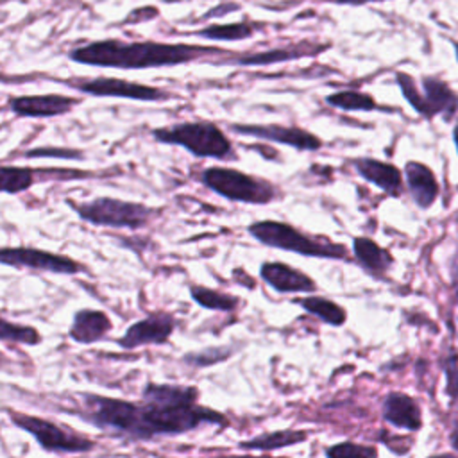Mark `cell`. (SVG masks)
<instances>
[{"label": "cell", "instance_id": "1", "mask_svg": "<svg viewBox=\"0 0 458 458\" xmlns=\"http://www.w3.org/2000/svg\"><path fill=\"white\" fill-rule=\"evenodd\" d=\"M79 419L114 438L147 442L156 437L181 435L202 426L227 428L229 419L199 401H156L141 397L140 403L82 392L77 410H68Z\"/></svg>", "mask_w": 458, "mask_h": 458}, {"label": "cell", "instance_id": "2", "mask_svg": "<svg viewBox=\"0 0 458 458\" xmlns=\"http://www.w3.org/2000/svg\"><path fill=\"white\" fill-rule=\"evenodd\" d=\"M231 50L197 45V43H166L154 39L125 41L116 38L95 39L68 50V59L86 66L114 68V70H148L170 68L190 63H218Z\"/></svg>", "mask_w": 458, "mask_h": 458}, {"label": "cell", "instance_id": "3", "mask_svg": "<svg viewBox=\"0 0 458 458\" xmlns=\"http://www.w3.org/2000/svg\"><path fill=\"white\" fill-rule=\"evenodd\" d=\"M150 136L163 145H175L195 157L234 161L236 150L227 132L209 120H186L172 125L156 127Z\"/></svg>", "mask_w": 458, "mask_h": 458}, {"label": "cell", "instance_id": "4", "mask_svg": "<svg viewBox=\"0 0 458 458\" xmlns=\"http://www.w3.org/2000/svg\"><path fill=\"white\" fill-rule=\"evenodd\" d=\"M68 206L84 222L113 229H141L159 215L157 208L114 197H97L84 202L68 200Z\"/></svg>", "mask_w": 458, "mask_h": 458}, {"label": "cell", "instance_id": "5", "mask_svg": "<svg viewBox=\"0 0 458 458\" xmlns=\"http://www.w3.org/2000/svg\"><path fill=\"white\" fill-rule=\"evenodd\" d=\"M199 181L231 202L268 204L277 199V188L270 181L231 166H208L200 172Z\"/></svg>", "mask_w": 458, "mask_h": 458}, {"label": "cell", "instance_id": "6", "mask_svg": "<svg viewBox=\"0 0 458 458\" xmlns=\"http://www.w3.org/2000/svg\"><path fill=\"white\" fill-rule=\"evenodd\" d=\"M247 233L259 243L286 252L311 258H345L347 249L326 240H313L293 225L277 220H258L247 227Z\"/></svg>", "mask_w": 458, "mask_h": 458}, {"label": "cell", "instance_id": "7", "mask_svg": "<svg viewBox=\"0 0 458 458\" xmlns=\"http://www.w3.org/2000/svg\"><path fill=\"white\" fill-rule=\"evenodd\" d=\"M50 81L59 82L64 88H70L82 95L97 97V98H125V100H136V102H168L175 98V93L168 89L122 79V77H109V75L66 77V79L50 77Z\"/></svg>", "mask_w": 458, "mask_h": 458}, {"label": "cell", "instance_id": "8", "mask_svg": "<svg viewBox=\"0 0 458 458\" xmlns=\"http://www.w3.org/2000/svg\"><path fill=\"white\" fill-rule=\"evenodd\" d=\"M395 81L403 97L420 116L435 118L440 114L445 120H451L458 113V93H454L449 84L442 82L440 79L424 75L419 88L411 75L397 72Z\"/></svg>", "mask_w": 458, "mask_h": 458}, {"label": "cell", "instance_id": "9", "mask_svg": "<svg viewBox=\"0 0 458 458\" xmlns=\"http://www.w3.org/2000/svg\"><path fill=\"white\" fill-rule=\"evenodd\" d=\"M7 415L16 428L32 435L39 447L48 453H88L97 445L86 435L77 433L72 428L61 426L48 419L14 410H7Z\"/></svg>", "mask_w": 458, "mask_h": 458}, {"label": "cell", "instance_id": "10", "mask_svg": "<svg viewBox=\"0 0 458 458\" xmlns=\"http://www.w3.org/2000/svg\"><path fill=\"white\" fill-rule=\"evenodd\" d=\"M0 265L13 268H32L52 274H66L75 276L81 272H88L84 263L64 256L55 254L45 249L36 247H0Z\"/></svg>", "mask_w": 458, "mask_h": 458}, {"label": "cell", "instance_id": "11", "mask_svg": "<svg viewBox=\"0 0 458 458\" xmlns=\"http://www.w3.org/2000/svg\"><path fill=\"white\" fill-rule=\"evenodd\" d=\"M225 127L240 136H250L263 141L281 143L297 150H318L322 141L313 132L302 127H290L279 123H225Z\"/></svg>", "mask_w": 458, "mask_h": 458}, {"label": "cell", "instance_id": "12", "mask_svg": "<svg viewBox=\"0 0 458 458\" xmlns=\"http://www.w3.org/2000/svg\"><path fill=\"white\" fill-rule=\"evenodd\" d=\"M82 100L63 93H38L9 97L7 107L20 118H59L73 111Z\"/></svg>", "mask_w": 458, "mask_h": 458}, {"label": "cell", "instance_id": "13", "mask_svg": "<svg viewBox=\"0 0 458 458\" xmlns=\"http://www.w3.org/2000/svg\"><path fill=\"white\" fill-rule=\"evenodd\" d=\"M174 329H175V318L166 311H156L132 322L125 329L122 338L116 340V344L125 351H131L141 345H161L170 340Z\"/></svg>", "mask_w": 458, "mask_h": 458}, {"label": "cell", "instance_id": "14", "mask_svg": "<svg viewBox=\"0 0 458 458\" xmlns=\"http://www.w3.org/2000/svg\"><path fill=\"white\" fill-rule=\"evenodd\" d=\"M259 277L279 293H306L317 288L311 277L281 261H265L259 267Z\"/></svg>", "mask_w": 458, "mask_h": 458}, {"label": "cell", "instance_id": "15", "mask_svg": "<svg viewBox=\"0 0 458 458\" xmlns=\"http://www.w3.org/2000/svg\"><path fill=\"white\" fill-rule=\"evenodd\" d=\"M113 329V322L102 310L82 308L73 313L72 324L68 327V336L82 345H89L104 340Z\"/></svg>", "mask_w": 458, "mask_h": 458}, {"label": "cell", "instance_id": "16", "mask_svg": "<svg viewBox=\"0 0 458 458\" xmlns=\"http://www.w3.org/2000/svg\"><path fill=\"white\" fill-rule=\"evenodd\" d=\"M310 50L302 47H284V48H270L263 52H229L222 59H218L216 64H238V66H265V64H276L284 61L301 59Z\"/></svg>", "mask_w": 458, "mask_h": 458}, {"label": "cell", "instance_id": "17", "mask_svg": "<svg viewBox=\"0 0 458 458\" xmlns=\"http://www.w3.org/2000/svg\"><path fill=\"white\" fill-rule=\"evenodd\" d=\"M404 175L411 199L419 208H429L438 197V182L435 174L419 161H408L404 165Z\"/></svg>", "mask_w": 458, "mask_h": 458}, {"label": "cell", "instance_id": "18", "mask_svg": "<svg viewBox=\"0 0 458 458\" xmlns=\"http://www.w3.org/2000/svg\"><path fill=\"white\" fill-rule=\"evenodd\" d=\"M383 417L386 422L408 431H415L422 426L420 408L410 395L401 392H392L386 395L383 404Z\"/></svg>", "mask_w": 458, "mask_h": 458}, {"label": "cell", "instance_id": "19", "mask_svg": "<svg viewBox=\"0 0 458 458\" xmlns=\"http://www.w3.org/2000/svg\"><path fill=\"white\" fill-rule=\"evenodd\" d=\"M356 172L369 182L376 184L379 190L397 195L401 190V170L390 163L370 159V157H360L354 161Z\"/></svg>", "mask_w": 458, "mask_h": 458}, {"label": "cell", "instance_id": "20", "mask_svg": "<svg viewBox=\"0 0 458 458\" xmlns=\"http://www.w3.org/2000/svg\"><path fill=\"white\" fill-rule=\"evenodd\" d=\"M261 23L256 21H229V23H211L191 34L208 41H243L252 38L261 30Z\"/></svg>", "mask_w": 458, "mask_h": 458}, {"label": "cell", "instance_id": "21", "mask_svg": "<svg viewBox=\"0 0 458 458\" xmlns=\"http://www.w3.org/2000/svg\"><path fill=\"white\" fill-rule=\"evenodd\" d=\"M308 438V431H295V429H281L272 433L258 435L250 440H243L238 444L243 451H276L281 447H288Z\"/></svg>", "mask_w": 458, "mask_h": 458}, {"label": "cell", "instance_id": "22", "mask_svg": "<svg viewBox=\"0 0 458 458\" xmlns=\"http://www.w3.org/2000/svg\"><path fill=\"white\" fill-rule=\"evenodd\" d=\"M36 182V170L18 165H0V193L18 195Z\"/></svg>", "mask_w": 458, "mask_h": 458}, {"label": "cell", "instance_id": "23", "mask_svg": "<svg viewBox=\"0 0 458 458\" xmlns=\"http://www.w3.org/2000/svg\"><path fill=\"white\" fill-rule=\"evenodd\" d=\"M190 297L204 310L213 311H234L240 304V299L236 295H231L227 292H218L215 288H208L202 284H191L190 286Z\"/></svg>", "mask_w": 458, "mask_h": 458}, {"label": "cell", "instance_id": "24", "mask_svg": "<svg viewBox=\"0 0 458 458\" xmlns=\"http://www.w3.org/2000/svg\"><path fill=\"white\" fill-rule=\"evenodd\" d=\"M352 249H354L358 261L370 272L379 274V272L386 270L388 265L392 263V256L388 254V250L381 249L376 242H372L369 238H356L352 242Z\"/></svg>", "mask_w": 458, "mask_h": 458}, {"label": "cell", "instance_id": "25", "mask_svg": "<svg viewBox=\"0 0 458 458\" xmlns=\"http://www.w3.org/2000/svg\"><path fill=\"white\" fill-rule=\"evenodd\" d=\"M301 308H304L308 313L318 317L320 320H324L326 324H331V326H342L345 322V311L335 304L333 301L329 299H324V297H317V295H310V297H302V299H297L295 301Z\"/></svg>", "mask_w": 458, "mask_h": 458}, {"label": "cell", "instance_id": "26", "mask_svg": "<svg viewBox=\"0 0 458 458\" xmlns=\"http://www.w3.org/2000/svg\"><path fill=\"white\" fill-rule=\"evenodd\" d=\"M326 102L336 109L344 111H374L377 109V102L374 97L363 93V91H354V89H345V91H336L326 97Z\"/></svg>", "mask_w": 458, "mask_h": 458}, {"label": "cell", "instance_id": "27", "mask_svg": "<svg viewBox=\"0 0 458 458\" xmlns=\"http://www.w3.org/2000/svg\"><path fill=\"white\" fill-rule=\"evenodd\" d=\"M0 342H11V344H23V345H38L43 342L41 333L25 324L11 322L4 317H0Z\"/></svg>", "mask_w": 458, "mask_h": 458}, {"label": "cell", "instance_id": "28", "mask_svg": "<svg viewBox=\"0 0 458 458\" xmlns=\"http://www.w3.org/2000/svg\"><path fill=\"white\" fill-rule=\"evenodd\" d=\"M234 349L231 345H215V347H206L200 351H190L182 356V361L193 369H206L218 365L233 356Z\"/></svg>", "mask_w": 458, "mask_h": 458}, {"label": "cell", "instance_id": "29", "mask_svg": "<svg viewBox=\"0 0 458 458\" xmlns=\"http://www.w3.org/2000/svg\"><path fill=\"white\" fill-rule=\"evenodd\" d=\"M327 458H377V451L370 445L342 442L326 449Z\"/></svg>", "mask_w": 458, "mask_h": 458}, {"label": "cell", "instance_id": "30", "mask_svg": "<svg viewBox=\"0 0 458 458\" xmlns=\"http://www.w3.org/2000/svg\"><path fill=\"white\" fill-rule=\"evenodd\" d=\"M25 157H55V159H84V152L64 147H36L23 154Z\"/></svg>", "mask_w": 458, "mask_h": 458}, {"label": "cell", "instance_id": "31", "mask_svg": "<svg viewBox=\"0 0 458 458\" xmlns=\"http://www.w3.org/2000/svg\"><path fill=\"white\" fill-rule=\"evenodd\" d=\"M444 370H445V394L454 397L458 395V356H449L444 361Z\"/></svg>", "mask_w": 458, "mask_h": 458}, {"label": "cell", "instance_id": "32", "mask_svg": "<svg viewBox=\"0 0 458 458\" xmlns=\"http://www.w3.org/2000/svg\"><path fill=\"white\" fill-rule=\"evenodd\" d=\"M159 16V11L152 5H147V7H141V9H134L129 13L125 23H132V21H147V20H152V18H157Z\"/></svg>", "mask_w": 458, "mask_h": 458}, {"label": "cell", "instance_id": "33", "mask_svg": "<svg viewBox=\"0 0 458 458\" xmlns=\"http://www.w3.org/2000/svg\"><path fill=\"white\" fill-rule=\"evenodd\" d=\"M318 2H327L336 5H367V4H377V2H388V0H318Z\"/></svg>", "mask_w": 458, "mask_h": 458}, {"label": "cell", "instance_id": "34", "mask_svg": "<svg viewBox=\"0 0 458 458\" xmlns=\"http://www.w3.org/2000/svg\"><path fill=\"white\" fill-rule=\"evenodd\" d=\"M157 458H165V456H157ZM208 458H274V456H267V454H218V456H208Z\"/></svg>", "mask_w": 458, "mask_h": 458}, {"label": "cell", "instance_id": "35", "mask_svg": "<svg viewBox=\"0 0 458 458\" xmlns=\"http://www.w3.org/2000/svg\"><path fill=\"white\" fill-rule=\"evenodd\" d=\"M451 445L454 451H458V429H454L451 435Z\"/></svg>", "mask_w": 458, "mask_h": 458}, {"label": "cell", "instance_id": "36", "mask_svg": "<svg viewBox=\"0 0 458 458\" xmlns=\"http://www.w3.org/2000/svg\"><path fill=\"white\" fill-rule=\"evenodd\" d=\"M453 140H454V145H456V152H458V123L454 125L453 129Z\"/></svg>", "mask_w": 458, "mask_h": 458}, {"label": "cell", "instance_id": "37", "mask_svg": "<svg viewBox=\"0 0 458 458\" xmlns=\"http://www.w3.org/2000/svg\"><path fill=\"white\" fill-rule=\"evenodd\" d=\"M5 361H7V358H5V356H4V352L0 351V369L5 365Z\"/></svg>", "mask_w": 458, "mask_h": 458}, {"label": "cell", "instance_id": "38", "mask_svg": "<svg viewBox=\"0 0 458 458\" xmlns=\"http://www.w3.org/2000/svg\"><path fill=\"white\" fill-rule=\"evenodd\" d=\"M429 458H456L453 454H437V456H429Z\"/></svg>", "mask_w": 458, "mask_h": 458}, {"label": "cell", "instance_id": "39", "mask_svg": "<svg viewBox=\"0 0 458 458\" xmlns=\"http://www.w3.org/2000/svg\"><path fill=\"white\" fill-rule=\"evenodd\" d=\"M453 48H454V55H456V61H458V41H453Z\"/></svg>", "mask_w": 458, "mask_h": 458}]
</instances>
